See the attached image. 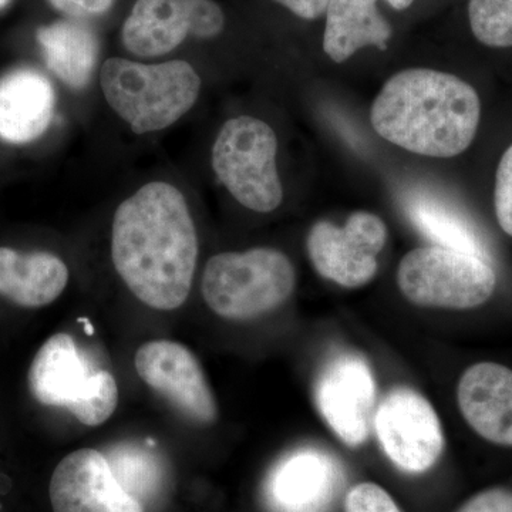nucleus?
<instances>
[{"mask_svg":"<svg viewBox=\"0 0 512 512\" xmlns=\"http://www.w3.org/2000/svg\"><path fill=\"white\" fill-rule=\"evenodd\" d=\"M117 274L144 305L181 308L190 295L198 238L183 192L153 181L121 202L111 228Z\"/></svg>","mask_w":512,"mask_h":512,"instance_id":"obj_1","label":"nucleus"},{"mask_svg":"<svg viewBox=\"0 0 512 512\" xmlns=\"http://www.w3.org/2000/svg\"><path fill=\"white\" fill-rule=\"evenodd\" d=\"M480 97L453 74L409 69L387 80L370 111L377 134L420 156L464 153L480 124Z\"/></svg>","mask_w":512,"mask_h":512,"instance_id":"obj_2","label":"nucleus"},{"mask_svg":"<svg viewBox=\"0 0 512 512\" xmlns=\"http://www.w3.org/2000/svg\"><path fill=\"white\" fill-rule=\"evenodd\" d=\"M100 86L131 130L147 134L173 126L194 107L201 77L184 60L144 64L111 57L101 67Z\"/></svg>","mask_w":512,"mask_h":512,"instance_id":"obj_3","label":"nucleus"},{"mask_svg":"<svg viewBox=\"0 0 512 512\" xmlns=\"http://www.w3.org/2000/svg\"><path fill=\"white\" fill-rule=\"evenodd\" d=\"M296 274L278 249L222 252L205 266L201 291L212 312L231 320L265 315L281 306L295 289Z\"/></svg>","mask_w":512,"mask_h":512,"instance_id":"obj_4","label":"nucleus"},{"mask_svg":"<svg viewBox=\"0 0 512 512\" xmlns=\"http://www.w3.org/2000/svg\"><path fill=\"white\" fill-rule=\"evenodd\" d=\"M29 387L43 406L62 407L89 427L106 423L119 403L114 376L94 366L67 333L43 343L30 366Z\"/></svg>","mask_w":512,"mask_h":512,"instance_id":"obj_5","label":"nucleus"},{"mask_svg":"<svg viewBox=\"0 0 512 512\" xmlns=\"http://www.w3.org/2000/svg\"><path fill=\"white\" fill-rule=\"evenodd\" d=\"M397 285L414 305L467 311L493 296L497 276L480 256L430 245L403 256Z\"/></svg>","mask_w":512,"mask_h":512,"instance_id":"obj_6","label":"nucleus"},{"mask_svg":"<svg viewBox=\"0 0 512 512\" xmlns=\"http://www.w3.org/2000/svg\"><path fill=\"white\" fill-rule=\"evenodd\" d=\"M276 151L275 131L265 121L235 117L218 133L212 168L239 204L256 212H272L284 198Z\"/></svg>","mask_w":512,"mask_h":512,"instance_id":"obj_7","label":"nucleus"},{"mask_svg":"<svg viewBox=\"0 0 512 512\" xmlns=\"http://www.w3.org/2000/svg\"><path fill=\"white\" fill-rule=\"evenodd\" d=\"M224 28V10L215 0H137L121 28V42L131 55L157 57L188 36L214 39Z\"/></svg>","mask_w":512,"mask_h":512,"instance_id":"obj_8","label":"nucleus"},{"mask_svg":"<svg viewBox=\"0 0 512 512\" xmlns=\"http://www.w3.org/2000/svg\"><path fill=\"white\" fill-rule=\"evenodd\" d=\"M373 426L386 456L406 473H426L443 454L439 416L416 390L400 387L387 394L377 406Z\"/></svg>","mask_w":512,"mask_h":512,"instance_id":"obj_9","label":"nucleus"},{"mask_svg":"<svg viewBox=\"0 0 512 512\" xmlns=\"http://www.w3.org/2000/svg\"><path fill=\"white\" fill-rule=\"evenodd\" d=\"M386 224L372 212L350 215L345 227L319 221L306 239L316 272L343 288H360L375 278L377 256L386 245Z\"/></svg>","mask_w":512,"mask_h":512,"instance_id":"obj_10","label":"nucleus"},{"mask_svg":"<svg viewBox=\"0 0 512 512\" xmlns=\"http://www.w3.org/2000/svg\"><path fill=\"white\" fill-rule=\"evenodd\" d=\"M315 402L320 416L340 441L359 447L370 433L376 382L369 363L352 352L338 353L316 380Z\"/></svg>","mask_w":512,"mask_h":512,"instance_id":"obj_11","label":"nucleus"},{"mask_svg":"<svg viewBox=\"0 0 512 512\" xmlns=\"http://www.w3.org/2000/svg\"><path fill=\"white\" fill-rule=\"evenodd\" d=\"M134 365L140 379L192 423H215L218 407L214 393L190 349L170 340H154L138 348Z\"/></svg>","mask_w":512,"mask_h":512,"instance_id":"obj_12","label":"nucleus"},{"mask_svg":"<svg viewBox=\"0 0 512 512\" xmlns=\"http://www.w3.org/2000/svg\"><path fill=\"white\" fill-rule=\"evenodd\" d=\"M53 512H143L121 487L104 454L82 448L63 458L50 480Z\"/></svg>","mask_w":512,"mask_h":512,"instance_id":"obj_13","label":"nucleus"},{"mask_svg":"<svg viewBox=\"0 0 512 512\" xmlns=\"http://www.w3.org/2000/svg\"><path fill=\"white\" fill-rule=\"evenodd\" d=\"M343 485L338 461L318 448H302L276 464L266 483L269 501L285 512H325Z\"/></svg>","mask_w":512,"mask_h":512,"instance_id":"obj_14","label":"nucleus"},{"mask_svg":"<svg viewBox=\"0 0 512 512\" xmlns=\"http://www.w3.org/2000/svg\"><path fill=\"white\" fill-rule=\"evenodd\" d=\"M461 414L478 436L512 447V370L493 362L468 367L457 387Z\"/></svg>","mask_w":512,"mask_h":512,"instance_id":"obj_15","label":"nucleus"},{"mask_svg":"<svg viewBox=\"0 0 512 512\" xmlns=\"http://www.w3.org/2000/svg\"><path fill=\"white\" fill-rule=\"evenodd\" d=\"M52 83L36 70L20 69L0 82V138L25 144L45 134L55 114Z\"/></svg>","mask_w":512,"mask_h":512,"instance_id":"obj_16","label":"nucleus"},{"mask_svg":"<svg viewBox=\"0 0 512 512\" xmlns=\"http://www.w3.org/2000/svg\"><path fill=\"white\" fill-rule=\"evenodd\" d=\"M69 282V269L49 252L0 248V295L23 306L42 308L55 302Z\"/></svg>","mask_w":512,"mask_h":512,"instance_id":"obj_17","label":"nucleus"},{"mask_svg":"<svg viewBox=\"0 0 512 512\" xmlns=\"http://www.w3.org/2000/svg\"><path fill=\"white\" fill-rule=\"evenodd\" d=\"M323 50L336 63L367 46L386 50L392 26L380 15L377 0H329Z\"/></svg>","mask_w":512,"mask_h":512,"instance_id":"obj_18","label":"nucleus"},{"mask_svg":"<svg viewBox=\"0 0 512 512\" xmlns=\"http://www.w3.org/2000/svg\"><path fill=\"white\" fill-rule=\"evenodd\" d=\"M404 208L414 227L434 245L467 252L490 262L487 244L473 222L444 198L426 190L413 191L407 195Z\"/></svg>","mask_w":512,"mask_h":512,"instance_id":"obj_19","label":"nucleus"},{"mask_svg":"<svg viewBox=\"0 0 512 512\" xmlns=\"http://www.w3.org/2000/svg\"><path fill=\"white\" fill-rule=\"evenodd\" d=\"M47 67L72 89H83L96 66V36L77 20H60L37 32Z\"/></svg>","mask_w":512,"mask_h":512,"instance_id":"obj_20","label":"nucleus"},{"mask_svg":"<svg viewBox=\"0 0 512 512\" xmlns=\"http://www.w3.org/2000/svg\"><path fill=\"white\" fill-rule=\"evenodd\" d=\"M106 457L114 477L131 497L143 505L156 497L163 484L161 461L153 451L140 444H120Z\"/></svg>","mask_w":512,"mask_h":512,"instance_id":"obj_21","label":"nucleus"},{"mask_svg":"<svg viewBox=\"0 0 512 512\" xmlns=\"http://www.w3.org/2000/svg\"><path fill=\"white\" fill-rule=\"evenodd\" d=\"M468 20L478 42L495 49L512 46V0H470Z\"/></svg>","mask_w":512,"mask_h":512,"instance_id":"obj_22","label":"nucleus"},{"mask_svg":"<svg viewBox=\"0 0 512 512\" xmlns=\"http://www.w3.org/2000/svg\"><path fill=\"white\" fill-rule=\"evenodd\" d=\"M345 512H402L392 495L380 485L357 484L346 495Z\"/></svg>","mask_w":512,"mask_h":512,"instance_id":"obj_23","label":"nucleus"},{"mask_svg":"<svg viewBox=\"0 0 512 512\" xmlns=\"http://www.w3.org/2000/svg\"><path fill=\"white\" fill-rule=\"evenodd\" d=\"M495 214L505 234L512 237V146L498 164L494 191Z\"/></svg>","mask_w":512,"mask_h":512,"instance_id":"obj_24","label":"nucleus"},{"mask_svg":"<svg viewBox=\"0 0 512 512\" xmlns=\"http://www.w3.org/2000/svg\"><path fill=\"white\" fill-rule=\"evenodd\" d=\"M457 512H512V491L491 488L468 500Z\"/></svg>","mask_w":512,"mask_h":512,"instance_id":"obj_25","label":"nucleus"},{"mask_svg":"<svg viewBox=\"0 0 512 512\" xmlns=\"http://www.w3.org/2000/svg\"><path fill=\"white\" fill-rule=\"evenodd\" d=\"M60 12L72 18L101 15L113 6L114 0H49Z\"/></svg>","mask_w":512,"mask_h":512,"instance_id":"obj_26","label":"nucleus"},{"mask_svg":"<svg viewBox=\"0 0 512 512\" xmlns=\"http://www.w3.org/2000/svg\"><path fill=\"white\" fill-rule=\"evenodd\" d=\"M293 15L305 20H315L325 15L329 0H274Z\"/></svg>","mask_w":512,"mask_h":512,"instance_id":"obj_27","label":"nucleus"},{"mask_svg":"<svg viewBox=\"0 0 512 512\" xmlns=\"http://www.w3.org/2000/svg\"><path fill=\"white\" fill-rule=\"evenodd\" d=\"M389 5L396 10H404L413 5L414 0H387Z\"/></svg>","mask_w":512,"mask_h":512,"instance_id":"obj_28","label":"nucleus"},{"mask_svg":"<svg viewBox=\"0 0 512 512\" xmlns=\"http://www.w3.org/2000/svg\"><path fill=\"white\" fill-rule=\"evenodd\" d=\"M9 2L10 0H0V10L5 8V6L8 5Z\"/></svg>","mask_w":512,"mask_h":512,"instance_id":"obj_29","label":"nucleus"}]
</instances>
